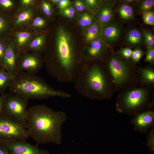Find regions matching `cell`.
Listing matches in <instances>:
<instances>
[{
  "label": "cell",
  "instance_id": "cell-40",
  "mask_svg": "<svg viewBox=\"0 0 154 154\" xmlns=\"http://www.w3.org/2000/svg\"><path fill=\"white\" fill-rule=\"evenodd\" d=\"M144 38H146L154 42V37L151 31L143 29L142 31Z\"/></svg>",
  "mask_w": 154,
  "mask_h": 154
},
{
  "label": "cell",
  "instance_id": "cell-18",
  "mask_svg": "<svg viewBox=\"0 0 154 154\" xmlns=\"http://www.w3.org/2000/svg\"><path fill=\"white\" fill-rule=\"evenodd\" d=\"M140 84L152 90L154 86V68L152 66L139 67Z\"/></svg>",
  "mask_w": 154,
  "mask_h": 154
},
{
  "label": "cell",
  "instance_id": "cell-21",
  "mask_svg": "<svg viewBox=\"0 0 154 154\" xmlns=\"http://www.w3.org/2000/svg\"><path fill=\"white\" fill-rule=\"evenodd\" d=\"M13 29L11 18L0 11V40L8 38Z\"/></svg>",
  "mask_w": 154,
  "mask_h": 154
},
{
  "label": "cell",
  "instance_id": "cell-10",
  "mask_svg": "<svg viewBox=\"0 0 154 154\" xmlns=\"http://www.w3.org/2000/svg\"><path fill=\"white\" fill-rule=\"evenodd\" d=\"M0 143L7 147L11 154H49L45 149L31 144L26 140H11L0 138Z\"/></svg>",
  "mask_w": 154,
  "mask_h": 154
},
{
  "label": "cell",
  "instance_id": "cell-19",
  "mask_svg": "<svg viewBox=\"0 0 154 154\" xmlns=\"http://www.w3.org/2000/svg\"><path fill=\"white\" fill-rule=\"evenodd\" d=\"M114 14L113 6L110 4L102 5L97 13V16L102 25H105L111 22Z\"/></svg>",
  "mask_w": 154,
  "mask_h": 154
},
{
  "label": "cell",
  "instance_id": "cell-1",
  "mask_svg": "<svg viewBox=\"0 0 154 154\" xmlns=\"http://www.w3.org/2000/svg\"><path fill=\"white\" fill-rule=\"evenodd\" d=\"M55 33V45L46 48L43 56L46 71L60 83H74L85 62L82 52L64 27H59Z\"/></svg>",
  "mask_w": 154,
  "mask_h": 154
},
{
  "label": "cell",
  "instance_id": "cell-8",
  "mask_svg": "<svg viewBox=\"0 0 154 154\" xmlns=\"http://www.w3.org/2000/svg\"><path fill=\"white\" fill-rule=\"evenodd\" d=\"M29 137L24 125L2 111L0 114V138L27 140Z\"/></svg>",
  "mask_w": 154,
  "mask_h": 154
},
{
  "label": "cell",
  "instance_id": "cell-44",
  "mask_svg": "<svg viewBox=\"0 0 154 154\" xmlns=\"http://www.w3.org/2000/svg\"><path fill=\"white\" fill-rule=\"evenodd\" d=\"M60 0H51L49 1L51 3L54 5L57 4Z\"/></svg>",
  "mask_w": 154,
  "mask_h": 154
},
{
  "label": "cell",
  "instance_id": "cell-32",
  "mask_svg": "<svg viewBox=\"0 0 154 154\" xmlns=\"http://www.w3.org/2000/svg\"><path fill=\"white\" fill-rule=\"evenodd\" d=\"M75 9L73 7H69L60 10V14L62 16L69 19L73 18L75 13Z\"/></svg>",
  "mask_w": 154,
  "mask_h": 154
},
{
  "label": "cell",
  "instance_id": "cell-38",
  "mask_svg": "<svg viewBox=\"0 0 154 154\" xmlns=\"http://www.w3.org/2000/svg\"><path fill=\"white\" fill-rule=\"evenodd\" d=\"M74 5L75 10L78 12H81L85 9V5L83 1L76 0L74 1Z\"/></svg>",
  "mask_w": 154,
  "mask_h": 154
},
{
  "label": "cell",
  "instance_id": "cell-28",
  "mask_svg": "<svg viewBox=\"0 0 154 154\" xmlns=\"http://www.w3.org/2000/svg\"><path fill=\"white\" fill-rule=\"evenodd\" d=\"M39 9H40L43 13L48 17L52 16L54 11L51 3L47 1L42 0L39 1L38 3Z\"/></svg>",
  "mask_w": 154,
  "mask_h": 154
},
{
  "label": "cell",
  "instance_id": "cell-24",
  "mask_svg": "<svg viewBox=\"0 0 154 154\" xmlns=\"http://www.w3.org/2000/svg\"><path fill=\"white\" fill-rule=\"evenodd\" d=\"M40 15L38 12L26 29L36 33L43 32V30L46 27L47 21L46 19Z\"/></svg>",
  "mask_w": 154,
  "mask_h": 154
},
{
  "label": "cell",
  "instance_id": "cell-39",
  "mask_svg": "<svg viewBox=\"0 0 154 154\" xmlns=\"http://www.w3.org/2000/svg\"><path fill=\"white\" fill-rule=\"evenodd\" d=\"M85 3L92 9H95L98 7L99 5L98 1L96 0H86Z\"/></svg>",
  "mask_w": 154,
  "mask_h": 154
},
{
  "label": "cell",
  "instance_id": "cell-35",
  "mask_svg": "<svg viewBox=\"0 0 154 154\" xmlns=\"http://www.w3.org/2000/svg\"><path fill=\"white\" fill-rule=\"evenodd\" d=\"M145 61L153 64L154 62V47H147Z\"/></svg>",
  "mask_w": 154,
  "mask_h": 154
},
{
  "label": "cell",
  "instance_id": "cell-9",
  "mask_svg": "<svg viewBox=\"0 0 154 154\" xmlns=\"http://www.w3.org/2000/svg\"><path fill=\"white\" fill-rule=\"evenodd\" d=\"M16 67L18 71L32 74L39 73L44 65L43 56L26 50L17 53Z\"/></svg>",
  "mask_w": 154,
  "mask_h": 154
},
{
  "label": "cell",
  "instance_id": "cell-31",
  "mask_svg": "<svg viewBox=\"0 0 154 154\" xmlns=\"http://www.w3.org/2000/svg\"><path fill=\"white\" fill-rule=\"evenodd\" d=\"M38 2L36 0H20L19 9H25L38 6Z\"/></svg>",
  "mask_w": 154,
  "mask_h": 154
},
{
  "label": "cell",
  "instance_id": "cell-17",
  "mask_svg": "<svg viewBox=\"0 0 154 154\" xmlns=\"http://www.w3.org/2000/svg\"><path fill=\"white\" fill-rule=\"evenodd\" d=\"M46 38V35L45 33H37L31 42L26 51L38 54L44 52L46 49L45 44Z\"/></svg>",
  "mask_w": 154,
  "mask_h": 154
},
{
  "label": "cell",
  "instance_id": "cell-13",
  "mask_svg": "<svg viewBox=\"0 0 154 154\" xmlns=\"http://www.w3.org/2000/svg\"><path fill=\"white\" fill-rule=\"evenodd\" d=\"M131 122L135 130L145 133L154 126V111L149 110L137 113L133 115Z\"/></svg>",
  "mask_w": 154,
  "mask_h": 154
},
{
  "label": "cell",
  "instance_id": "cell-22",
  "mask_svg": "<svg viewBox=\"0 0 154 154\" xmlns=\"http://www.w3.org/2000/svg\"><path fill=\"white\" fill-rule=\"evenodd\" d=\"M19 8V0H0V11L10 18Z\"/></svg>",
  "mask_w": 154,
  "mask_h": 154
},
{
  "label": "cell",
  "instance_id": "cell-6",
  "mask_svg": "<svg viewBox=\"0 0 154 154\" xmlns=\"http://www.w3.org/2000/svg\"><path fill=\"white\" fill-rule=\"evenodd\" d=\"M151 90L140 84L122 90L117 96L116 109L118 112L132 116L150 110L153 106Z\"/></svg>",
  "mask_w": 154,
  "mask_h": 154
},
{
  "label": "cell",
  "instance_id": "cell-16",
  "mask_svg": "<svg viewBox=\"0 0 154 154\" xmlns=\"http://www.w3.org/2000/svg\"><path fill=\"white\" fill-rule=\"evenodd\" d=\"M103 26L102 28V34L104 40L109 44L116 42L121 35V27L116 23L111 22Z\"/></svg>",
  "mask_w": 154,
  "mask_h": 154
},
{
  "label": "cell",
  "instance_id": "cell-5",
  "mask_svg": "<svg viewBox=\"0 0 154 154\" xmlns=\"http://www.w3.org/2000/svg\"><path fill=\"white\" fill-rule=\"evenodd\" d=\"M102 63L115 92H120L140 84L139 67L119 54L111 53Z\"/></svg>",
  "mask_w": 154,
  "mask_h": 154
},
{
  "label": "cell",
  "instance_id": "cell-46",
  "mask_svg": "<svg viewBox=\"0 0 154 154\" xmlns=\"http://www.w3.org/2000/svg\"><path fill=\"white\" fill-rule=\"evenodd\" d=\"M3 68H4L1 65L0 63V70L2 69Z\"/></svg>",
  "mask_w": 154,
  "mask_h": 154
},
{
  "label": "cell",
  "instance_id": "cell-2",
  "mask_svg": "<svg viewBox=\"0 0 154 154\" xmlns=\"http://www.w3.org/2000/svg\"><path fill=\"white\" fill-rule=\"evenodd\" d=\"M26 119L29 136L38 144L61 143L62 127L67 119L65 112L44 105H37L27 110Z\"/></svg>",
  "mask_w": 154,
  "mask_h": 154
},
{
  "label": "cell",
  "instance_id": "cell-15",
  "mask_svg": "<svg viewBox=\"0 0 154 154\" xmlns=\"http://www.w3.org/2000/svg\"><path fill=\"white\" fill-rule=\"evenodd\" d=\"M5 44L4 68L12 78L18 71L16 64L17 52L9 38L5 40Z\"/></svg>",
  "mask_w": 154,
  "mask_h": 154
},
{
  "label": "cell",
  "instance_id": "cell-30",
  "mask_svg": "<svg viewBox=\"0 0 154 154\" xmlns=\"http://www.w3.org/2000/svg\"><path fill=\"white\" fill-rule=\"evenodd\" d=\"M146 145L150 152L153 153L154 151V127H151L146 137Z\"/></svg>",
  "mask_w": 154,
  "mask_h": 154
},
{
  "label": "cell",
  "instance_id": "cell-20",
  "mask_svg": "<svg viewBox=\"0 0 154 154\" xmlns=\"http://www.w3.org/2000/svg\"><path fill=\"white\" fill-rule=\"evenodd\" d=\"M143 37L141 31L138 29L132 28L126 32L125 40L128 45L132 47H139L142 44Z\"/></svg>",
  "mask_w": 154,
  "mask_h": 154
},
{
  "label": "cell",
  "instance_id": "cell-34",
  "mask_svg": "<svg viewBox=\"0 0 154 154\" xmlns=\"http://www.w3.org/2000/svg\"><path fill=\"white\" fill-rule=\"evenodd\" d=\"M144 54V52L140 48H137L132 51L131 58L132 62L135 64L139 61Z\"/></svg>",
  "mask_w": 154,
  "mask_h": 154
},
{
  "label": "cell",
  "instance_id": "cell-47",
  "mask_svg": "<svg viewBox=\"0 0 154 154\" xmlns=\"http://www.w3.org/2000/svg\"><path fill=\"white\" fill-rule=\"evenodd\" d=\"M66 154H68V153H66Z\"/></svg>",
  "mask_w": 154,
  "mask_h": 154
},
{
  "label": "cell",
  "instance_id": "cell-23",
  "mask_svg": "<svg viewBox=\"0 0 154 154\" xmlns=\"http://www.w3.org/2000/svg\"><path fill=\"white\" fill-rule=\"evenodd\" d=\"M102 28L100 24L97 22L88 27L84 35L86 41L90 42L95 39L102 37Z\"/></svg>",
  "mask_w": 154,
  "mask_h": 154
},
{
  "label": "cell",
  "instance_id": "cell-4",
  "mask_svg": "<svg viewBox=\"0 0 154 154\" xmlns=\"http://www.w3.org/2000/svg\"><path fill=\"white\" fill-rule=\"evenodd\" d=\"M8 89L10 92L28 100L71 97L68 92L52 87L36 74L22 71H18L12 78Z\"/></svg>",
  "mask_w": 154,
  "mask_h": 154
},
{
  "label": "cell",
  "instance_id": "cell-33",
  "mask_svg": "<svg viewBox=\"0 0 154 154\" xmlns=\"http://www.w3.org/2000/svg\"><path fill=\"white\" fill-rule=\"evenodd\" d=\"M143 19L144 22L146 24L153 25H154V13L153 11H147L143 13Z\"/></svg>",
  "mask_w": 154,
  "mask_h": 154
},
{
  "label": "cell",
  "instance_id": "cell-7",
  "mask_svg": "<svg viewBox=\"0 0 154 154\" xmlns=\"http://www.w3.org/2000/svg\"><path fill=\"white\" fill-rule=\"evenodd\" d=\"M3 95V112L27 128L26 116L28 100L10 92L4 93Z\"/></svg>",
  "mask_w": 154,
  "mask_h": 154
},
{
  "label": "cell",
  "instance_id": "cell-45",
  "mask_svg": "<svg viewBox=\"0 0 154 154\" xmlns=\"http://www.w3.org/2000/svg\"><path fill=\"white\" fill-rule=\"evenodd\" d=\"M126 2H127V3H133V2H134L135 1L134 0H125V1Z\"/></svg>",
  "mask_w": 154,
  "mask_h": 154
},
{
  "label": "cell",
  "instance_id": "cell-37",
  "mask_svg": "<svg viewBox=\"0 0 154 154\" xmlns=\"http://www.w3.org/2000/svg\"><path fill=\"white\" fill-rule=\"evenodd\" d=\"M5 40H0V63L4 68V57L5 48Z\"/></svg>",
  "mask_w": 154,
  "mask_h": 154
},
{
  "label": "cell",
  "instance_id": "cell-3",
  "mask_svg": "<svg viewBox=\"0 0 154 154\" xmlns=\"http://www.w3.org/2000/svg\"><path fill=\"white\" fill-rule=\"evenodd\" d=\"M101 61L85 62L74 82L76 90L91 100L108 99L112 97L115 92L113 83Z\"/></svg>",
  "mask_w": 154,
  "mask_h": 154
},
{
  "label": "cell",
  "instance_id": "cell-41",
  "mask_svg": "<svg viewBox=\"0 0 154 154\" xmlns=\"http://www.w3.org/2000/svg\"><path fill=\"white\" fill-rule=\"evenodd\" d=\"M70 3L69 0H60L57 4L58 7L60 10L64 9L68 7Z\"/></svg>",
  "mask_w": 154,
  "mask_h": 154
},
{
  "label": "cell",
  "instance_id": "cell-26",
  "mask_svg": "<svg viewBox=\"0 0 154 154\" xmlns=\"http://www.w3.org/2000/svg\"><path fill=\"white\" fill-rule=\"evenodd\" d=\"M118 13L121 19L127 20L132 19L134 17L133 8L129 5L123 4L118 8Z\"/></svg>",
  "mask_w": 154,
  "mask_h": 154
},
{
  "label": "cell",
  "instance_id": "cell-42",
  "mask_svg": "<svg viewBox=\"0 0 154 154\" xmlns=\"http://www.w3.org/2000/svg\"><path fill=\"white\" fill-rule=\"evenodd\" d=\"M0 154H11L9 148L0 143Z\"/></svg>",
  "mask_w": 154,
  "mask_h": 154
},
{
  "label": "cell",
  "instance_id": "cell-11",
  "mask_svg": "<svg viewBox=\"0 0 154 154\" xmlns=\"http://www.w3.org/2000/svg\"><path fill=\"white\" fill-rule=\"evenodd\" d=\"M37 33L28 29L13 28L9 38L17 53L26 50Z\"/></svg>",
  "mask_w": 154,
  "mask_h": 154
},
{
  "label": "cell",
  "instance_id": "cell-36",
  "mask_svg": "<svg viewBox=\"0 0 154 154\" xmlns=\"http://www.w3.org/2000/svg\"><path fill=\"white\" fill-rule=\"evenodd\" d=\"M132 51L131 49L128 47L123 48L119 51V54L125 59L129 60L131 58Z\"/></svg>",
  "mask_w": 154,
  "mask_h": 154
},
{
  "label": "cell",
  "instance_id": "cell-48",
  "mask_svg": "<svg viewBox=\"0 0 154 154\" xmlns=\"http://www.w3.org/2000/svg\"><path fill=\"white\" fill-rule=\"evenodd\" d=\"M0 95H1V94H0Z\"/></svg>",
  "mask_w": 154,
  "mask_h": 154
},
{
  "label": "cell",
  "instance_id": "cell-14",
  "mask_svg": "<svg viewBox=\"0 0 154 154\" xmlns=\"http://www.w3.org/2000/svg\"><path fill=\"white\" fill-rule=\"evenodd\" d=\"M103 37L95 39L90 42L88 47L82 53L84 60L86 61H102L105 56L106 46Z\"/></svg>",
  "mask_w": 154,
  "mask_h": 154
},
{
  "label": "cell",
  "instance_id": "cell-43",
  "mask_svg": "<svg viewBox=\"0 0 154 154\" xmlns=\"http://www.w3.org/2000/svg\"><path fill=\"white\" fill-rule=\"evenodd\" d=\"M4 101L3 94L0 95V114L3 111Z\"/></svg>",
  "mask_w": 154,
  "mask_h": 154
},
{
  "label": "cell",
  "instance_id": "cell-27",
  "mask_svg": "<svg viewBox=\"0 0 154 154\" xmlns=\"http://www.w3.org/2000/svg\"><path fill=\"white\" fill-rule=\"evenodd\" d=\"M78 21L81 26L88 27L97 22L96 18L94 16L87 13L80 15Z\"/></svg>",
  "mask_w": 154,
  "mask_h": 154
},
{
  "label": "cell",
  "instance_id": "cell-25",
  "mask_svg": "<svg viewBox=\"0 0 154 154\" xmlns=\"http://www.w3.org/2000/svg\"><path fill=\"white\" fill-rule=\"evenodd\" d=\"M12 77L5 68L0 70V94L4 93L8 88Z\"/></svg>",
  "mask_w": 154,
  "mask_h": 154
},
{
  "label": "cell",
  "instance_id": "cell-12",
  "mask_svg": "<svg viewBox=\"0 0 154 154\" xmlns=\"http://www.w3.org/2000/svg\"><path fill=\"white\" fill-rule=\"evenodd\" d=\"M39 11L38 5L27 8H19L11 18L13 28H27Z\"/></svg>",
  "mask_w": 154,
  "mask_h": 154
},
{
  "label": "cell",
  "instance_id": "cell-29",
  "mask_svg": "<svg viewBox=\"0 0 154 154\" xmlns=\"http://www.w3.org/2000/svg\"><path fill=\"white\" fill-rule=\"evenodd\" d=\"M154 6V0H144L140 1L139 3V10L142 13L152 11Z\"/></svg>",
  "mask_w": 154,
  "mask_h": 154
}]
</instances>
